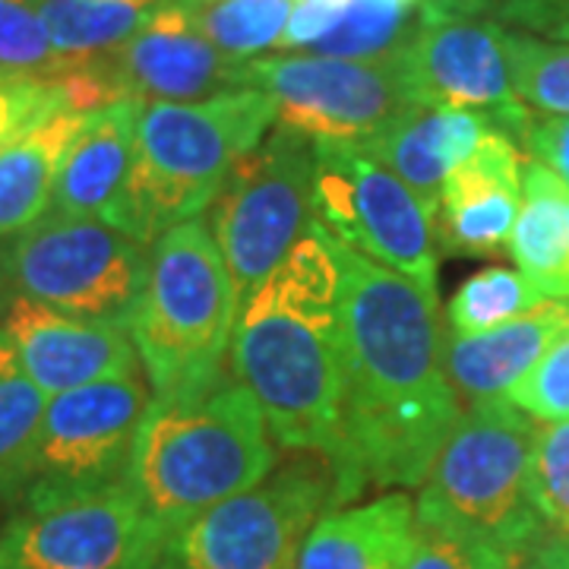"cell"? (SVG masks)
<instances>
[{"mask_svg":"<svg viewBox=\"0 0 569 569\" xmlns=\"http://www.w3.org/2000/svg\"><path fill=\"white\" fill-rule=\"evenodd\" d=\"M535 557L548 569H569V538H548Z\"/></svg>","mask_w":569,"mask_h":569,"instance_id":"74e56055","label":"cell"},{"mask_svg":"<svg viewBox=\"0 0 569 569\" xmlns=\"http://www.w3.org/2000/svg\"><path fill=\"white\" fill-rule=\"evenodd\" d=\"M244 63L206 39L181 0H162L140 32L92 70L121 102H203L244 89Z\"/></svg>","mask_w":569,"mask_h":569,"instance_id":"9a60e30c","label":"cell"},{"mask_svg":"<svg viewBox=\"0 0 569 569\" xmlns=\"http://www.w3.org/2000/svg\"><path fill=\"white\" fill-rule=\"evenodd\" d=\"M522 149H529L535 162L550 168L569 187V118H541V114H535Z\"/></svg>","mask_w":569,"mask_h":569,"instance_id":"8d00e7d4","label":"cell"},{"mask_svg":"<svg viewBox=\"0 0 569 569\" xmlns=\"http://www.w3.org/2000/svg\"><path fill=\"white\" fill-rule=\"evenodd\" d=\"M234 380L260 402L276 443L336 459L342 443V269L310 224L238 313Z\"/></svg>","mask_w":569,"mask_h":569,"instance_id":"7a4b0ae2","label":"cell"},{"mask_svg":"<svg viewBox=\"0 0 569 569\" xmlns=\"http://www.w3.org/2000/svg\"><path fill=\"white\" fill-rule=\"evenodd\" d=\"M509 253L548 298H569V187L535 159L522 162Z\"/></svg>","mask_w":569,"mask_h":569,"instance_id":"603a6c76","label":"cell"},{"mask_svg":"<svg viewBox=\"0 0 569 569\" xmlns=\"http://www.w3.org/2000/svg\"><path fill=\"white\" fill-rule=\"evenodd\" d=\"M313 222L329 238L437 295L433 216L358 142H313Z\"/></svg>","mask_w":569,"mask_h":569,"instance_id":"30bf717a","label":"cell"},{"mask_svg":"<svg viewBox=\"0 0 569 569\" xmlns=\"http://www.w3.org/2000/svg\"><path fill=\"white\" fill-rule=\"evenodd\" d=\"M351 0H291V13L279 48L284 51H313L320 41L342 22Z\"/></svg>","mask_w":569,"mask_h":569,"instance_id":"e575fe53","label":"cell"},{"mask_svg":"<svg viewBox=\"0 0 569 569\" xmlns=\"http://www.w3.org/2000/svg\"><path fill=\"white\" fill-rule=\"evenodd\" d=\"M522 156L493 130L443 183L433 238L452 257H497L509 244L522 203Z\"/></svg>","mask_w":569,"mask_h":569,"instance_id":"e0dca14e","label":"cell"},{"mask_svg":"<svg viewBox=\"0 0 569 569\" xmlns=\"http://www.w3.org/2000/svg\"><path fill=\"white\" fill-rule=\"evenodd\" d=\"M313 140L276 123L228 171L206 224L234 284L238 307L269 279L313 224Z\"/></svg>","mask_w":569,"mask_h":569,"instance_id":"9c48e42d","label":"cell"},{"mask_svg":"<svg viewBox=\"0 0 569 569\" xmlns=\"http://www.w3.org/2000/svg\"><path fill=\"white\" fill-rule=\"evenodd\" d=\"M137 118L140 102L133 99L104 104L86 114V123L58 171L51 212L102 222L108 219L133 168Z\"/></svg>","mask_w":569,"mask_h":569,"instance_id":"ffe728a7","label":"cell"},{"mask_svg":"<svg viewBox=\"0 0 569 569\" xmlns=\"http://www.w3.org/2000/svg\"><path fill=\"white\" fill-rule=\"evenodd\" d=\"M82 123L86 114L63 111L0 149V241L51 212L58 171Z\"/></svg>","mask_w":569,"mask_h":569,"instance_id":"7402d4cb","label":"cell"},{"mask_svg":"<svg viewBox=\"0 0 569 569\" xmlns=\"http://www.w3.org/2000/svg\"><path fill=\"white\" fill-rule=\"evenodd\" d=\"M146 266L149 247L102 219L48 212L0 241V295L127 326Z\"/></svg>","mask_w":569,"mask_h":569,"instance_id":"ba28073f","label":"cell"},{"mask_svg":"<svg viewBox=\"0 0 569 569\" xmlns=\"http://www.w3.org/2000/svg\"><path fill=\"white\" fill-rule=\"evenodd\" d=\"M171 535L130 481L20 503L0 529V569H156Z\"/></svg>","mask_w":569,"mask_h":569,"instance_id":"8fae6325","label":"cell"},{"mask_svg":"<svg viewBox=\"0 0 569 569\" xmlns=\"http://www.w3.org/2000/svg\"><path fill=\"white\" fill-rule=\"evenodd\" d=\"M342 269V500L418 488L462 418L443 365L437 295L329 238Z\"/></svg>","mask_w":569,"mask_h":569,"instance_id":"6da1fadb","label":"cell"},{"mask_svg":"<svg viewBox=\"0 0 569 569\" xmlns=\"http://www.w3.org/2000/svg\"><path fill=\"white\" fill-rule=\"evenodd\" d=\"M332 459L298 449L253 488L228 497L171 535V569H295L310 529L342 507Z\"/></svg>","mask_w":569,"mask_h":569,"instance_id":"52a82bcc","label":"cell"},{"mask_svg":"<svg viewBox=\"0 0 569 569\" xmlns=\"http://www.w3.org/2000/svg\"><path fill=\"white\" fill-rule=\"evenodd\" d=\"M415 104L485 111L516 146L526 142L531 114L509 77L507 29L490 17L421 7L411 39L396 51Z\"/></svg>","mask_w":569,"mask_h":569,"instance_id":"5bb4252c","label":"cell"},{"mask_svg":"<svg viewBox=\"0 0 569 569\" xmlns=\"http://www.w3.org/2000/svg\"><path fill=\"white\" fill-rule=\"evenodd\" d=\"M48 396L26 373L10 336L0 329V503H22L39 449Z\"/></svg>","mask_w":569,"mask_h":569,"instance_id":"d4e9b609","label":"cell"},{"mask_svg":"<svg viewBox=\"0 0 569 569\" xmlns=\"http://www.w3.org/2000/svg\"><path fill=\"white\" fill-rule=\"evenodd\" d=\"M550 39H557V41H569V22H563V26H560V29H557V32H553V36H550Z\"/></svg>","mask_w":569,"mask_h":569,"instance_id":"ab89813d","label":"cell"},{"mask_svg":"<svg viewBox=\"0 0 569 569\" xmlns=\"http://www.w3.org/2000/svg\"><path fill=\"white\" fill-rule=\"evenodd\" d=\"M503 399L545 425L569 421V332L548 348V355Z\"/></svg>","mask_w":569,"mask_h":569,"instance_id":"d6a6232c","label":"cell"},{"mask_svg":"<svg viewBox=\"0 0 569 569\" xmlns=\"http://www.w3.org/2000/svg\"><path fill=\"white\" fill-rule=\"evenodd\" d=\"M63 111H73L63 80L0 77V149Z\"/></svg>","mask_w":569,"mask_h":569,"instance_id":"1f68e13d","label":"cell"},{"mask_svg":"<svg viewBox=\"0 0 569 569\" xmlns=\"http://www.w3.org/2000/svg\"><path fill=\"white\" fill-rule=\"evenodd\" d=\"M519 569H548V567H545V563H541L538 557H531V560H526V563H522Z\"/></svg>","mask_w":569,"mask_h":569,"instance_id":"60d3db41","label":"cell"},{"mask_svg":"<svg viewBox=\"0 0 569 569\" xmlns=\"http://www.w3.org/2000/svg\"><path fill=\"white\" fill-rule=\"evenodd\" d=\"M0 329L48 399L142 370L127 326L114 320L77 317L20 295H0Z\"/></svg>","mask_w":569,"mask_h":569,"instance_id":"2e32d148","label":"cell"},{"mask_svg":"<svg viewBox=\"0 0 569 569\" xmlns=\"http://www.w3.org/2000/svg\"><path fill=\"white\" fill-rule=\"evenodd\" d=\"M54 54L70 73L111 58L162 0H32Z\"/></svg>","mask_w":569,"mask_h":569,"instance_id":"cb8c5ba5","label":"cell"},{"mask_svg":"<svg viewBox=\"0 0 569 569\" xmlns=\"http://www.w3.org/2000/svg\"><path fill=\"white\" fill-rule=\"evenodd\" d=\"M485 17L497 22L519 26V32L553 36L569 22V0H481Z\"/></svg>","mask_w":569,"mask_h":569,"instance_id":"d590c367","label":"cell"},{"mask_svg":"<svg viewBox=\"0 0 569 569\" xmlns=\"http://www.w3.org/2000/svg\"><path fill=\"white\" fill-rule=\"evenodd\" d=\"M497 127L485 111L415 104L373 140L358 142L418 193L437 219L447 178Z\"/></svg>","mask_w":569,"mask_h":569,"instance_id":"ac0fdd59","label":"cell"},{"mask_svg":"<svg viewBox=\"0 0 569 569\" xmlns=\"http://www.w3.org/2000/svg\"><path fill=\"white\" fill-rule=\"evenodd\" d=\"M507 54L519 102L541 118H569V41L507 29Z\"/></svg>","mask_w":569,"mask_h":569,"instance_id":"f1b7e54d","label":"cell"},{"mask_svg":"<svg viewBox=\"0 0 569 569\" xmlns=\"http://www.w3.org/2000/svg\"><path fill=\"white\" fill-rule=\"evenodd\" d=\"M541 301H548V295L522 269L490 266L456 288L447 307V329L452 336H481L529 313Z\"/></svg>","mask_w":569,"mask_h":569,"instance_id":"4316f807","label":"cell"},{"mask_svg":"<svg viewBox=\"0 0 569 569\" xmlns=\"http://www.w3.org/2000/svg\"><path fill=\"white\" fill-rule=\"evenodd\" d=\"M421 0H351L342 22L307 54L383 61L392 58L421 20Z\"/></svg>","mask_w":569,"mask_h":569,"instance_id":"83f0119b","label":"cell"},{"mask_svg":"<svg viewBox=\"0 0 569 569\" xmlns=\"http://www.w3.org/2000/svg\"><path fill=\"white\" fill-rule=\"evenodd\" d=\"M244 86L276 102V123L313 142H367L415 108L396 54L348 61L276 54L244 63Z\"/></svg>","mask_w":569,"mask_h":569,"instance_id":"7c38bea8","label":"cell"},{"mask_svg":"<svg viewBox=\"0 0 569 569\" xmlns=\"http://www.w3.org/2000/svg\"><path fill=\"white\" fill-rule=\"evenodd\" d=\"M272 127L276 102L253 86L203 102L140 104L133 168L104 222L152 247L174 224L200 219Z\"/></svg>","mask_w":569,"mask_h":569,"instance_id":"277c9868","label":"cell"},{"mask_svg":"<svg viewBox=\"0 0 569 569\" xmlns=\"http://www.w3.org/2000/svg\"><path fill=\"white\" fill-rule=\"evenodd\" d=\"M149 402L152 389L142 370L51 396L22 503L61 500L127 481Z\"/></svg>","mask_w":569,"mask_h":569,"instance_id":"4fadbf2b","label":"cell"},{"mask_svg":"<svg viewBox=\"0 0 569 569\" xmlns=\"http://www.w3.org/2000/svg\"><path fill=\"white\" fill-rule=\"evenodd\" d=\"M425 7H437V10H449V13H475L485 17V3L481 0H421Z\"/></svg>","mask_w":569,"mask_h":569,"instance_id":"f35d334b","label":"cell"},{"mask_svg":"<svg viewBox=\"0 0 569 569\" xmlns=\"http://www.w3.org/2000/svg\"><path fill=\"white\" fill-rule=\"evenodd\" d=\"M279 452L260 402L238 380L156 399L142 415L130 456V488L168 535L253 488Z\"/></svg>","mask_w":569,"mask_h":569,"instance_id":"3957f363","label":"cell"},{"mask_svg":"<svg viewBox=\"0 0 569 569\" xmlns=\"http://www.w3.org/2000/svg\"><path fill=\"white\" fill-rule=\"evenodd\" d=\"M563 332H569V298H548L481 336H452L443 329V365L456 392L471 399V406L503 399Z\"/></svg>","mask_w":569,"mask_h":569,"instance_id":"d6986e66","label":"cell"},{"mask_svg":"<svg viewBox=\"0 0 569 569\" xmlns=\"http://www.w3.org/2000/svg\"><path fill=\"white\" fill-rule=\"evenodd\" d=\"M538 425L507 399L462 411L415 500L418 529H443L531 560L550 535L531 503Z\"/></svg>","mask_w":569,"mask_h":569,"instance_id":"8992f818","label":"cell"},{"mask_svg":"<svg viewBox=\"0 0 569 569\" xmlns=\"http://www.w3.org/2000/svg\"><path fill=\"white\" fill-rule=\"evenodd\" d=\"M193 26L222 54L253 61L266 48H279L291 0H181Z\"/></svg>","mask_w":569,"mask_h":569,"instance_id":"484cf974","label":"cell"},{"mask_svg":"<svg viewBox=\"0 0 569 569\" xmlns=\"http://www.w3.org/2000/svg\"><path fill=\"white\" fill-rule=\"evenodd\" d=\"M0 77L63 80L67 63L54 54L32 0H0Z\"/></svg>","mask_w":569,"mask_h":569,"instance_id":"f546056e","label":"cell"},{"mask_svg":"<svg viewBox=\"0 0 569 569\" xmlns=\"http://www.w3.org/2000/svg\"><path fill=\"white\" fill-rule=\"evenodd\" d=\"M529 493L550 538H569V421L538 427Z\"/></svg>","mask_w":569,"mask_h":569,"instance_id":"4dcf8cb0","label":"cell"},{"mask_svg":"<svg viewBox=\"0 0 569 569\" xmlns=\"http://www.w3.org/2000/svg\"><path fill=\"white\" fill-rule=\"evenodd\" d=\"M526 557L443 529H418L406 569H519Z\"/></svg>","mask_w":569,"mask_h":569,"instance_id":"836d02e7","label":"cell"},{"mask_svg":"<svg viewBox=\"0 0 569 569\" xmlns=\"http://www.w3.org/2000/svg\"><path fill=\"white\" fill-rule=\"evenodd\" d=\"M238 298L206 219L174 224L149 247L140 298L127 332L156 399L222 380L238 323Z\"/></svg>","mask_w":569,"mask_h":569,"instance_id":"5b68a950","label":"cell"},{"mask_svg":"<svg viewBox=\"0 0 569 569\" xmlns=\"http://www.w3.org/2000/svg\"><path fill=\"white\" fill-rule=\"evenodd\" d=\"M156 569H171V567H168V563H164V560H162V563H159V567H156Z\"/></svg>","mask_w":569,"mask_h":569,"instance_id":"b9f144b4","label":"cell"},{"mask_svg":"<svg viewBox=\"0 0 569 569\" xmlns=\"http://www.w3.org/2000/svg\"><path fill=\"white\" fill-rule=\"evenodd\" d=\"M415 538V503L406 493H383L361 507L329 509L295 569H406Z\"/></svg>","mask_w":569,"mask_h":569,"instance_id":"44dd1931","label":"cell"}]
</instances>
